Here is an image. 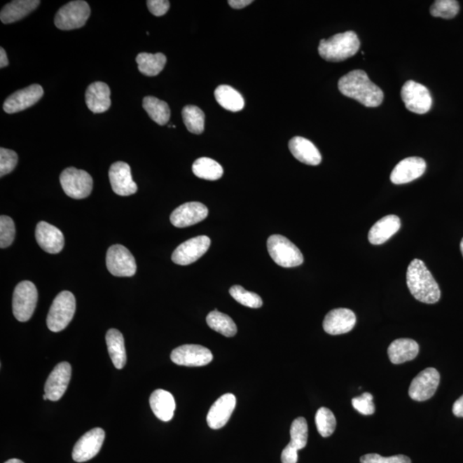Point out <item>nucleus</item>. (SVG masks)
<instances>
[{
  "instance_id": "11",
  "label": "nucleus",
  "mask_w": 463,
  "mask_h": 463,
  "mask_svg": "<svg viewBox=\"0 0 463 463\" xmlns=\"http://www.w3.org/2000/svg\"><path fill=\"white\" fill-rule=\"evenodd\" d=\"M210 244L212 240L205 235L186 240L175 249L172 260L176 265H189L207 252Z\"/></svg>"
},
{
  "instance_id": "40",
  "label": "nucleus",
  "mask_w": 463,
  "mask_h": 463,
  "mask_svg": "<svg viewBox=\"0 0 463 463\" xmlns=\"http://www.w3.org/2000/svg\"><path fill=\"white\" fill-rule=\"evenodd\" d=\"M16 235V228L11 217L1 216L0 217V247L6 248L13 243Z\"/></svg>"
},
{
  "instance_id": "1",
  "label": "nucleus",
  "mask_w": 463,
  "mask_h": 463,
  "mask_svg": "<svg viewBox=\"0 0 463 463\" xmlns=\"http://www.w3.org/2000/svg\"><path fill=\"white\" fill-rule=\"evenodd\" d=\"M338 89L345 97L356 99L366 108H377L384 101V92L371 81L364 71L348 72L339 80Z\"/></svg>"
},
{
  "instance_id": "26",
  "label": "nucleus",
  "mask_w": 463,
  "mask_h": 463,
  "mask_svg": "<svg viewBox=\"0 0 463 463\" xmlns=\"http://www.w3.org/2000/svg\"><path fill=\"white\" fill-rule=\"evenodd\" d=\"M401 228L400 218L394 216H386L377 221L368 233L369 242L373 244H382L389 240L399 231Z\"/></svg>"
},
{
  "instance_id": "7",
  "label": "nucleus",
  "mask_w": 463,
  "mask_h": 463,
  "mask_svg": "<svg viewBox=\"0 0 463 463\" xmlns=\"http://www.w3.org/2000/svg\"><path fill=\"white\" fill-rule=\"evenodd\" d=\"M61 186L68 197L83 199L90 196L93 189V179L86 171L68 167L60 174Z\"/></svg>"
},
{
  "instance_id": "20",
  "label": "nucleus",
  "mask_w": 463,
  "mask_h": 463,
  "mask_svg": "<svg viewBox=\"0 0 463 463\" xmlns=\"http://www.w3.org/2000/svg\"><path fill=\"white\" fill-rule=\"evenodd\" d=\"M355 324L356 316L353 311L347 308H338L332 310L325 316L323 326L328 334L336 336L351 331Z\"/></svg>"
},
{
  "instance_id": "48",
  "label": "nucleus",
  "mask_w": 463,
  "mask_h": 463,
  "mask_svg": "<svg viewBox=\"0 0 463 463\" xmlns=\"http://www.w3.org/2000/svg\"><path fill=\"white\" fill-rule=\"evenodd\" d=\"M9 64L8 57H7L5 49L0 48V67H6Z\"/></svg>"
},
{
  "instance_id": "28",
  "label": "nucleus",
  "mask_w": 463,
  "mask_h": 463,
  "mask_svg": "<svg viewBox=\"0 0 463 463\" xmlns=\"http://www.w3.org/2000/svg\"><path fill=\"white\" fill-rule=\"evenodd\" d=\"M39 0H16L3 7L0 19L3 24L8 25L21 20L39 6Z\"/></svg>"
},
{
  "instance_id": "34",
  "label": "nucleus",
  "mask_w": 463,
  "mask_h": 463,
  "mask_svg": "<svg viewBox=\"0 0 463 463\" xmlns=\"http://www.w3.org/2000/svg\"><path fill=\"white\" fill-rule=\"evenodd\" d=\"M206 322H207L209 327L212 329L220 334L227 336V338H233L237 333V326L230 317L225 315L215 310L209 313L206 317Z\"/></svg>"
},
{
  "instance_id": "33",
  "label": "nucleus",
  "mask_w": 463,
  "mask_h": 463,
  "mask_svg": "<svg viewBox=\"0 0 463 463\" xmlns=\"http://www.w3.org/2000/svg\"><path fill=\"white\" fill-rule=\"evenodd\" d=\"M143 106L156 124L165 125L170 121L171 112L167 102L156 97H147L144 99Z\"/></svg>"
},
{
  "instance_id": "14",
  "label": "nucleus",
  "mask_w": 463,
  "mask_h": 463,
  "mask_svg": "<svg viewBox=\"0 0 463 463\" xmlns=\"http://www.w3.org/2000/svg\"><path fill=\"white\" fill-rule=\"evenodd\" d=\"M105 439V431L102 428H94L82 436L76 442L72 458L76 462H84L94 458L102 449Z\"/></svg>"
},
{
  "instance_id": "19",
  "label": "nucleus",
  "mask_w": 463,
  "mask_h": 463,
  "mask_svg": "<svg viewBox=\"0 0 463 463\" xmlns=\"http://www.w3.org/2000/svg\"><path fill=\"white\" fill-rule=\"evenodd\" d=\"M427 170L424 160L417 156L401 160L390 174V181L395 185H403L422 177Z\"/></svg>"
},
{
  "instance_id": "36",
  "label": "nucleus",
  "mask_w": 463,
  "mask_h": 463,
  "mask_svg": "<svg viewBox=\"0 0 463 463\" xmlns=\"http://www.w3.org/2000/svg\"><path fill=\"white\" fill-rule=\"evenodd\" d=\"M291 441L290 445L298 450L304 449L307 445L308 424L303 417L293 420L290 429Z\"/></svg>"
},
{
  "instance_id": "23",
  "label": "nucleus",
  "mask_w": 463,
  "mask_h": 463,
  "mask_svg": "<svg viewBox=\"0 0 463 463\" xmlns=\"http://www.w3.org/2000/svg\"><path fill=\"white\" fill-rule=\"evenodd\" d=\"M289 148L294 158L306 165L317 166L322 162V156L319 149L311 141L304 137H293L289 141Z\"/></svg>"
},
{
  "instance_id": "46",
  "label": "nucleus",
  "mask_w": 463,
  "mask_h": 463,
  "mask_svg": "<svg viewBox=\"0 0 463 463\" xmlns=\"http://www.w3.org/2000/svg\"><path fill=\"white\" fill-rule=\"evenodd\" d=\"M251 3H254L252 0H229L228 1L229 6L235 10L243 9L250 6Z\"/></svg>"
},
{
  "instance_id": "42",
  "label": "nucleus",
  "mask_w": 463,
  "mask_h": 463,
  "mask_svg": "<svg viewBox=\"0 0 463 463\" xmlns=\"http://www.w3.org/2000/svg\"><path fill=\"white\" fill-rule=\"evenodd\" d=\"M372 394L364 393L361 396L354 397L352 400L353 407L361 415H372L375 413V405L373 403Z\"/></svg>"
},
{
  "instance_id": "15",
  "label": "nucleus",
  "mask_w": 463,
  "mask_h": 463,
  "mask_svg": "<svg viewBox=\"0 0 463 463\" xmlns=\"http://www.w3.org/2000/svg\"><path fill=\"white\" fill-rule=\"evenodd\" d=\"M44 91L39 84H33L10 95L4 103L7 113H16L30 108L43 97Z\"/></svg>"
},
{
  "instance_id": "2",
  "label": "nucleus",
  "mask_w": 463,
  "mask_h": 463,
  "mask_svg": "<svg viewBox=\"0 0 463 463\" xmlns=\"http://www.w3.org/2000/svg\"><path fill=\"white\" fill-rule=\"evenodd\" d=\"M407 285L417 300L435 304L440 300L439 286L422 260H413L407 271Z\"/></svg>"
},
{
  "instance_id": "30",
  "label": "nucleus",
  "mask_w": 463,
  "mask_h": 463,
  "mask_svg": "<svg viewBox=\"0 0 463 463\" xmlns=\"http://www.w3.org/2000/svg\"><path fill=\"white\" fill-rule=\"evenodd\" d=\"M215 97L218 104L226 110L237 113L244 106V99L238 91L231 86L220 85L215 90Z\"/></svg>"
},
{
  "instance_id": "27",
  "label": "nucleus",
  "mask_w": 463,
  "mask_h": 463,
  "mask_svg": "<svg viewBox=\"0 0 463 463\" xmlns=\"http://www.w3.org/2000/svg\"><path fill=\"white\" fill-rule=\"evenodd\" d=\"M419 344L415 340L401 338L394 340L388 348L389 361L393 364H403L411 361L418 355Z\"/></svg>"
},
{
  "instance_id": "51",
  "label": "nucleus",
  "mask_w": 463,
  "mask_h": 463,
  "mask_svg": "<svg viewBox=\"0 0 463 463\" xmlns=\"http://www.w3.org/2000/svg\"><path fill=\"white\" fill-rule=\"evenodd\" d=\"M43 399H44L45 401L48 400V397L47 396V395H46V394H45V395H43Z\"/></svg>"
},
{
  "instance_id": "9",
  "label": "nucleus",
  "mask_w": 463,
  "mask_h": 463,
  "mask_svg": "<svg viewBox=\"0 0 463 463\" xmlns=\"http://www.w3.org/2000/svg\"><path fill=\"white\" fill-rule=\"evenodd\" d=\"M106 267L114 277H131L136 274L137 265L131 251L122 244H114L106 252Z\"/></svg>"
},
{
  "instance_id": "45",
  "label": "nucleus",
  "mask_w": 463,
  "mask_h": 463,
  "mask_svg": "<svg viewBox=\"0 0 463 463\" xmlns=\"http://www.w3.org/2000/svg\"><path fill=\"white\" fill-rule=\"evenodd\" d=\"M281 458L282 463H297L298 450L289 443L285 449L282 450Z\"/></svg>"
},
{
  "instance_id": "35",
  "label": "nucleus",
  "mask_w": 463,
  "mask_h": 463,
  "mask_svg": "<svg viewBox=\"0 0 463 463\" xmlns=\"http://www.w3.org/2000/svg\"><path fill=\"white\" fill-rule=\"evenodd\" d=\"M182 117L187 130L191 133L201 134L205 131V116L196 106H186L182 110Z\"/></svg>"
},
{
  "instance_id": "18",
  "label": "nucleus",
  "mask_w": 463,
  "mask_h": 463,
  "mask_svg": "<svg viewBox=\"0 0 463 463\" xmlns=\"http://www.w3.org/2000/svg\"><path fill=\"white\" fill-rule=\"evenodd\" d=\"M109 174L112 189L117 195L127 197L137 193V186L133 181L131 167L127 163H113L110 167Z\"/></svg>"
},
{
  "instance_id": "8",
  "label": "nucleus",
  "mask_w": 463,
  "mask_h": 463,
  "mask_svg": "<svg viewBox=\"0 0 463 463\" xmlns=\"http://www.w3.org/2000/svg\"><path fill=\"white\" fill-rule=\"evenodd\" d=\"M90 16V7L85 1L78 0L67 4L57 13L55 24L61 30L82 28Z\"/></svg>"
},
{
  "instance_id": "22",
  "label": "nucleus",
  "mask_w": 463,
  "mask_h": 463,
  "mask_svg": "<svg viewBox=\"0 0 463 463\" xmlns=\"http://www.w3.org/2000/svg\"><path fill=\"white\" fill-rule=\"evenodd\" d=\"M36 238L38 244L51 254H60L64 246V237L58 228L41 221L36 226Z\"/></svg>"
},
{
  "instance_id": "44",
  "label": "nucleus",
  "mask_w": 463,
  "mask_h": 463,
  "mask_svg": "<svg viewBox=\"0 0 463 463\" xmlns=\"http://www.w3.org/2000/svg\"><path fill=\"white\" fill-rule=\"evenodd\" d=\"M147 6L154 16L162 17L170 10V2L167 0H148Z\"/></svg>"
},
{
  "instance_id": "24",
  "label": "nucleus",
  "mask_w": 463,
  "mask_h": 463,
  "mask_svg": "<svg viewBox=\"0 0 463 463\" xmlns=\"http://www.w3.org/2000/svg\"><path fill=\"white\" fill-rule=\"evenodd\" d=\"M111 91L108 84L95 82L86 90L85 101L88 108L94 113H102L108 111L111 106Z\"/></svg>"
},
{
  "instance_id": "12",
  "label": "nucleus",
  "mask_w": 463,
  "mask_h": 463,
  "mask_svg": "<svg viewBox=\"0 0 463 463\" xmlns=\"http://www.w3.org/2000/svg\"><path fill=\"white\" fill-rule=\"evenodd\" d=\"M213 354L207 347L186 344L175 348L171 353V361L176 365L204 366L212 361Z\"/></svg>"
},
{
  "instance_id": "6",
  "label": "nucleus",
  "mask_w": 463,
  "mask_h": 463,
  "mask_svg": "<svg viewBox=\"0 0 463 463\" xmlns=\"http://www.w3.org/2000/svg\"><path fill=\"white\" fill-rule=\"evenodd\" d=\"M38 302V291L34 283L21 282L14 290L13 311L19 322H27L34 315Z\"/></svg>"
},
{
  "instance_id": "43",
  "label": "nucleus",
  "mask_w": 463,
  "mask_h": 463,
  "mask_svg": "<svg viewBox=\"0 0 463 463\" xmlns=\"http://www.w3.org/2000/svg\"><path fill=\"white\" fill-rule=\"evenodd\" d=\"M361 463H412L411 459L403 455H393L385 457L376 453H370L363 455Z\"/></svg>"
},
{
  "instance_id": "3",
  "label": "nucleus",
  "mask_w": 463,
  "mask_h": 463,
  "mask_svg": "<svg viewBox=\"0 0 463 463\" xmlns=\"http://www.w3.org/2000/svg\"><path fill=\"white\" fill-rule=\"evenodd\" d=\"M361 47L357 34L354 32L336 34L320 41L319 55L330 62H340L356 55Z\"/></svg>"
},
{
  "instance_id": "49",
  "label": "nucleus",
  "mask_w": 463,
  "mask_h": 463,
  "mask_svg": "<svg viewBox=\"0 0 463 463\" xmlns=\"http://www.w3.org/2000/svg\"><path fill=\"white\" fill-rule=\"evenodd\" d=\"M5 463H25V462H22L21 460H19V459L13 458V459H10V460L6 462Z\"/></svg>"
},
{
  "instance_id": "13",
  "label": "nucleus",
  "mask_w": 463,
  "mask_h": 463,
  "mask_svg": "<svg viewBox=\"0 0 463 463\" xmlns=\"http://www.w3.org/2000/svg\"><path fill=\"white\" fill-rule=\"evenodd\" d=\"M440 375L435 368H427L413 380L409 387V396L417 401L429 400L439 385Z\"/></svg>"
},
{
  "instance_id": "17",
  "label": "nucleus",
  "mask_w": 463,
  "mask_h": 463,
  "mask_svg": "<svg viewBox=\"0 0 463 463\" xmlns=\"http://www.w3.org/2000/svg\"><path fill=\"white\" fill-rule=\"evenodd\" d=\"M208 214V208L201 202H186L174 210L170 221L176 228H186L201 223Z\"/></svg>"
},
{
  "instance_id": "29",
  "label": "nucleus",
  "mask_w": 463,
  "mask_h": 463,
  "mask_svg": "<svg viewBox=\"0 0 463 463\" xmlns=\"http://www.w3.org/2000/svg\"><path fill=\"white\" fill-rule=\"evenodd\" d=\"M106 346L114 366L117 369L124 368L126 364V351L123 335L116 329H110L106 334Z\"/></svg>"
},
{
  "instance_id": "32",
  "label": "nucleus",
  "mask_w": 463,
  "mask_h": 463,
  "mask_svg": "<svg viewBox=\"0 0 463 463\" xmlns=\"http://www.w3.org/2000/svg\"><path fill=\"white\" fill-rule=\"evenodd\" d=\"M193 172L197 177L215 181L223 175V168L215 160L202 158L195 160Z\"/></svg>"
},
{
  "instance_id": "4",
  "label": "nucleus",
  "mask_w": 463,
  "mask_h": 463,
  "mask_svg": "<svg viewBox=\"0 0 463 463\" xmlns=\"http://www.w3.org/2000/svg\"><path fill=\"white\" fill-rule=\"evenodd\" d=\"M76 312V298L72 293L63 291L57 296L50 307L47 324L50 331L60 332L64 330L74 319Z\"/></svg>"
},
{
  "instance_id": "38",
  "label": "nucleus",
  "mask_w": 463,
  "mask_h": 463,
  "mask_svg": "<svg viewBox=\"0 0 463 463\" xmlns=\"http://www.w3.org/2000/svg\"><path fill=\"white\" fill-rule=\"evenodd\" d=\"M231 296L240 304L250 308H260L263 305L262 298L255 293L249 291L239 285L233 286L229 290Z\"/></svg>"
},
{
  "instance_id": "5",
  "label": "nucleus",
  "mask_w": 463,
  "mask_h": 463,
  "mask_svg": "<svg viewBox=\"0 0 463 463\" xmlns=\"http://www.w3.org/2000/svg\"><path fill=\"white\" fill-rule=\"evenodd\" d=\"M267 249L271 258L279 266L293 268L300 266L304 262L300 249L284 236L271 235L267 240Z\"/></svg>"
},
{
  "instance_id": "10",
  "label": "nucleus",
  "mask_w": 463,
  "mask_h": 463,
  "mask_svg": "<svg viewBox=\"0 0 463 463\" xmlns=\"http://www.w3.org/2000/svg\"><path fill=\"white\" fill-rule=\"evenodd\" d=\"M401 95L406 108L410 112L418 114L429 112L432 98L426 86L410 80L404 83Z\"/></svg>"
},
{
  "instance_id": "31",
  "label": "nucleus",
  "mask_w": 463,
  "mask_h": 463,
  "mask_svg": "<svg viewBox=\"0 0 463 463\" xmlns=\"http://www.w3.org/2000/svg\"><path fill=\"white\" fill-rule=\"evenodd\" d=\"M141 74L148 76H158L166 66L167 58L163 53H141L136 59Z\"/></svg>"
},
{
  "instance_id": "39",
  "label": "nucleus",
  "mask_w": 463,
  "mask_h": 463,
  "mask_svg": "<svg viewBox=\"0 0 463 463\" xmlns=\"http://www.w3.org/2000/svg\"><path fill=\"white\" fill-rule=\"evenodd\" d=\"M459 10L460 6L455 0H437L431 6L430 13L435 18L451 19L457 16Z\"/></svg>"
},
{
  "instance_id": "47",
  "label": "nucleus",
  "mask_w": 463,
  "mask_h": 463,
  "mask_svg": "<svg viewBox=\"0 0 463 463\" xmlns=\"http://www.w3.org/2000/svg\"><path fill=\"white\" fill-rule=\"evenodd\" d=\"M453 414L457 417H463V396L455 401L452 408Z\"/></svg>"
},
{
  "instance_id": "50",
  "label": "nucleus",
  "mask_w": 463,
  "mask_h": 463,
  "mask_svg": "<svg viewBox=\"0 0 463 463\" xmlns=\"http://www.w3.org/2000/svg\"><path fill=\"white\" fill-rule=\"evenodd\" d=\"M460 247H461V251H462V256H463V239L462 240V242H461V246H460Z\"/></svg>"
},
{
  "instance_id": "16",
  "label": "nucleus",
  "mask_w": 463,
  "mask_h": 463,
  "mask_svg": "<svg viewBox=\"0 0 463 463\" xmlns=\"http://www.w3.org/2000/svg\"><path fill=\"white\" fill-rule=\"evenodd\" d=\"M71 377V366L68 362L59 363L52 371L45 384V394L48 400L56 401L66 393Z\"/></svg>"
},
{
  "instance_id": "41",
  "label": "nucleus",
  "mask_w": 463,
  "mask_h": 463,
  "mask_svg": "<svg viewBox=\"0 0 463 463\" xmlns=\"http://www.w3.org/2000/svg\"><path fill=\"white\" fill-rule=\"evenodd\" d=\"M18 156L16 152L5 148H0V176L11 173L18 165Z\"/></svg>"
},
{
  "instance_id": "21",
  "label": "nucleus",
  "mask_w": 463,
  "mask_h": 463,
  "mask_svg": "<svg viewBox=\"0 0 463 463\" xmlns=\"http://www.w3.org/2000/svg\"><path fill=\"white\" fill-rule=\"evenodd\" d=\"M236 407V397L228 393L221 396L210 408L207 423L212 429L217 430L226 426Z\"/></svg>"
},
{
  "instance_id": "25",
  "label": "nucleus",
  "mask_w": 463,
  "mask_h": 463,
  "mask_svg": "<svg viewBox=\"0 0 463 463\" xmlns=\"http://www.w3.org/2000/svg\"><path fill=\"white\" fill-rule=\"evenodd\" d=\"M149 404L153 413L163 422H170L174 415L176 403L174 397L164 389H156L149 397Z\"/></svg>"
},
{
  "instance_id": "37",
  "label": "nucleus",
  "mask_w": 463,
  "mask_h": 463,
  "mask_svg": "<svg viewBox=\"0 0 463 463\" xmlns=\"http://www.w3.org/2000/svg\"><path fill=\"white\" fill-rule=\"evenodd\" d=\"M315 422L317 431L324 438L330 437L336 430V417L327 408H321L317 410Z\"/></svg>"
}]
</instances>
